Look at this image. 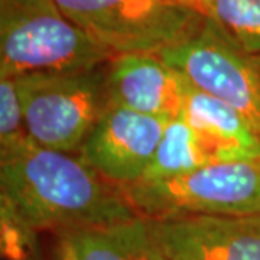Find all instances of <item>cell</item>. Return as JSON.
<instances>
[{
    "label": "cell",
    "mask_w": 260,
    "mask_h": 260,
    "mask_svg": "<svg viewBox=\"0 0 260 260\" xmlns=\"http://www.w3.org/2000/svg\"><path fill=\"white\" fill-rule=\"evenodd\" d=\"M16 78L28 135L45 148L78 153L112 106L107 64Z\"/></svg>",
    "instance_id": "3"
},
{
    "label": "cell",
    "mask_w": 260,
    "mask_h": 260,
    "mask_svg": "<svg viewBox=\"0 0 260 260\" xmlns=\"http://www.w3.org/2000/svg\"><path fill=\"white\" fill-rule=\"evenodd\" d=\"M168 121L110 106L78 155L113 185L139 184L152 165Z\"/></svg>",
    "instance_id": "7"
},
{
    "label": "cell",
    "mask_w": 260,
    "mask_h": 260,
    "mask_svg": "<svg viewBox=\"0 0 260 260\" xmlns=\"http://www.w3.org/2000/svg\"><path fill=\"white\" fill-rule=\"evenodd\" d=\"M182 5H185L188 8L194 9L200 15H203L204 18H208L210 13V0H178Z\"/></svg>",
    "instance_id": "17"
},
{
    "label": "cell",
    "mask_w": 260,
    "mask_h": 260,
    "mask_svg": "<svg viewBox=\"0 0 260 260\" xmlns=\"http://www.w3.org/2000/svg\"><path fill=\"white\" fill-rule=\"evenodd\" d=\"M0 229L3 259L34 260L37 257L42 234L34 230L3 197H0Z\"/></svg>",
    "instance_id": "14"
},
{
    "label": "cell",
    "mask_w": 260,
    "mask_h": 260,
    "mask_svg": "<svg viewBox=\"0 0 260 260\" xmlns=\"http://www.w3.org/2000/svg\"><path fill=\"white\" fill-rule=\"evenodd\" d=\"M182 116L192 127L225 149L233 159L260 156V136L242 114L227 103L197 90L189 83L186 85Z\"/></svg>",
    "instance_id": "10"
},
{
    "label": "cell",
    "mask_w": 260,
    "mask_h": 260,
    "mask_svg": "<svg viewBox=\"0 0 260 260\" xmlns=\"http://www.w3.org/2000/svg\"><path fill=\"white\" fill-rule=\"evenodd\" d=\"M200 91L236 109L260 136V58L205 19L192 37L158 54Z\"/></svg>",
    "instance_id": "6"
},
{
    "label": "cell",
    "mask_w": 260,
    "mask_h": 260,
    "mask_svg": "<svg viewBox=\"0 0 260 260\" xmlns=\"http://www.w3.org/2000/svg\"><path fill=\"white\" fill-rule=\"evenodd\" d=\"M145 221L169 260H260V214Z\"/></svg>",
    "instance_id": "8"
},
{
    "label": "cell",
    "mask_w": 260,
    "mask_h": 260,
    "mask_svg": "<svg viewBox=\"0 0 260 260\" xmlns=\"http://www.w3.org/2000/svg\"><path fill=\"white\" fill-rule=\"evenodd\" d=\"M23 107L16 77L0 78V150L28 139Z\"/></svg>",
    "instance_id": "15"
},
{
    "label": "cell",
    "mask_w": 260,
    "mask_h": 260,
    "mask_svg": "<svg viewBox=\"0 0 260 260\" xmlns=\"http://www.w3.org/2000/svg\"><path fill=\"white\" fill-rule=\"evenodd\" d=\"M113 56L55 0H0V78L91 70Z\"/></svg>",
    "instance_id": "2"
},
{
    "label": "cell",
    "mask_w": 260,
    "mask_h": 260,
    "mask_svg": "<svg viewBox=\"0 0 260 260\" xmlns=\"http://www.w3.org/2000/svg\"><path fill=\"white\" fill-rule=\"evenodd\" d=\"M64 234L80 260H169L143 218Z\"/></svg>",
    "instance_id": "12"
},
{
    "label": "cell",
    "mask_w": 260,
    "mask_h": 260,
    "mask_svg": "<svg viewBox=\"0 0 260 260\" xmlns=\"http://www.w3.org/2000/svg\"><path fill=\"white\" fill-rule=\"evenodd\" d=\"M112 106L162 119L184 112L186 80L155 54L116 55L107 62Z\"/></svg>",
    "instance_id": "9"
},
{
    "label": "cell",
    "mask_w": 260,
    "mask_h": 260,
    "mask_svg": "<svg viewBox=\"0 0 260 260\" xmlns=\"http://www.w3.org/2000/svg\"><path fill=\"white\" fill-rule=\"evenodd\" d=\"M145 220L260 214V156L218 162L184 175L123 188Z\"/></svg>",
    "instance_id": "4"
},
{
    "label": "cell",
    "mask_w": 260,
    "mask_h": 260,
    "mask_svg": "<svg viewBox=\"0 0 260 260\" xmlns=\"http://www.w3.org/2000/svg\"><path fill=\"white\" fill-rule=\"evenodd\" d=\"M207 19L244 51L260 58V0H210Z\"/></svg>",
    "instance_id": "13"
},
{
    "label": "cell",
    "mask_w": 260,
    "mask_h": 260,
    "mask_svg": "<svg viewBox=\"0 0 260 260\" xmlns=\"http://www.w3.org/2000/svg\"><path fill=\"white\" fill-rule=\"evenodd\" d=\"M236 160L233 156L192 127L181 114L168 121L148 174L140 181H158L184 175L198 168Z\"/></svg>",
    "instance_id": "11"
},
{
    "label": "cell",
    "mask_w": 260,
    "mask_h": 260,
    "mask_svg": "<svg viewBox=\"0 0 260 260\" xmlns=\"http://www.w3.org/2000/svg\"><path fill=\"white\" fill-rule=\"evenodd\" d=\"M0 188L41 234L100 229L139 217L123 188L104 179L78 153L41 146L30 136L0 150Z\"/></svg>",
    "instance_id": "1"
},
{
    "label": "cell",
    "mask_w": 260,
    "mask_h": 260,
    "mask_svg": "<svg viewBox=\"0 0 260 260\" xmlns=\"http://www.w3.org/2000/svg\"><path fill=\"white\" fill-rule=\"evenodd\" d=\"M75 25L112 55L155 54L181 44L205 19L178 0H55Z\"/></svg>",
    "instance_id": "5"
},
{
    "label": "cell",
    "mask_w": 260,
    "mask_h": 260,
    "mask_svg": "<svg viewBox=\"0 0 260 260\" xmlns=\"http://www.w3.org/2000/svg\"><path fill=\"white\" fill-rule=\"evenodd\" d=\"M34 260H80V257L64 234L45 233L41 237V246Z\"/></svg>",
    "instance_id": "16"
}]
</instances>
